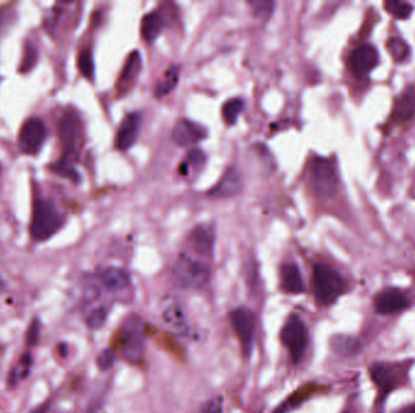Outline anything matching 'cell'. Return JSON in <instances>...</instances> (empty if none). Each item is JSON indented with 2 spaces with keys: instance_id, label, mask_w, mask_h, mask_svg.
<instances>
[{
  "instance_id": "obj_1",
  "label": "cell",
  "mask_w": 415,
  "mask_h": 413,
  "mask_svg": "<svg viewBox=\"0 0 415 413\" xmlns=\"http://www.w3.org/2000/svg\"><path fill=\"white\" fill-rule=\"evenodd\" d=\"M58 131H60V140L63 148V157L61 160H58L57 164H55L53 170L57 174L77 182L79 179V174L76 170L73 162L78 146L82 140L83 127L82 120L76 110L72 108L66 110L65 114L62 115Z\"/></svg>"
},
{
  "instance_id": "obj_2",
  "label": "cell",
  "mask_w": 415,
  "mask_h": 413,
  "mask_svg": "<svg viewBox=\"0 0 415 413\" xmlns=\"http://www.w3.org/2000/svg\"><path fill=\"white\" fill-rule=\"evenodd\" d=\"M65 223V216L62 215L55 204L46 199H37L33 205L31 235L37 241H44L61 229Z\"/></svg>"
},
{
  "instance_id": "obj_3",
  "label": "cell",
  "mask_w": 415,
  "mask_h": 413,
  "mask_svg": "<svg viewBox=\"0 0 415 413\" xmlns=\"http://www.w3.org/2000/svg\"><path fill=\"white\" fill-rule=\"evenodd\" d=\"M171 279L179 288L200 290L210 280V269L197 259L181 256L173 267Z\"/></svg>"
},
{
  "instance_id": "obj_4",
  "label": "cell",
  "mask_w": 415,
  "mask_h": 413,
  "mask_svg": "<svg viewBox=\"0 0 415 413\" xmlns=\"http://www.w3.org/2000/svg\"><path fill=\"white\" fill-rule=\"evenodd\" d=\"M314 295L322 304H332L345 291V281L328 264H314L312 273Z\"/></svg>"
},
{
  "instance_id": "obj_5",
  "label": "cell",
  "mask_w": 415,
  "mask_h": 413,
  "mask_svg": "<svg viewBox=\"0 0 415 413\" xmlns=\"http://www.w3.org/2000/svg\"><path fill=\"white\" fill-rule=\"evenodd\" d=\"M117 348L123 357L131 362H138L141 359L143 349V324L138 316H131L117 337Z\"/></svg>"
},
{
  "instance_id": "obj_6",
  "label": "cell",
  "mask_w": 415,
  "mask_h": 413,
  "mask_svg": "<svg viewBox=\"0 0 415 413\" xmlns=\"http://www.w3.org/2000/svg\"><path fill=\"white\" fill-rule=\"evenodd\" d=\"M282 340L290 350L294 362L304 359L309 343V333L304 321L297 315L290 316L282 330Z\"/></svg>"
},
{
  "instance_id": "obj_7",
  "label": "cell",
  "mask_w": 415,
  "mask_h": 413,
  "mask_svg": "<svg viewBox=\"0 0 415 413\" xmlns=\"http://www.w3.org/2000/svg\"><path fill=\"white\" fill-rule=\"evenodd\" d=\"M309 177L314 191L322 197L335 194L338 189V174L328 159L314 157L309 164Z\"/></svg>"
},
{
  "instance_id": "obj_8",
  "label": "cell",
  "mask_w": 415,
  "mask_h": 413,
  "mask_svg": "<svg viewBox=\"0 0 415 413\" xmlns=\"http://www.w3.org/2000/svg\"><path fill=\"white\" fill-rule=\"evenodd\" d=\"M46 140V126L39 117H29L22 125L19 147L25 155H37Z\"/></svg>"
},
{
  "instance_id": "obj_9",
  "label": "cell",
  "mask_w": 415,
  "mask_h": 413,
  "mask_svg": "<svg viewBox=\"0 0 415 413\" xmlns=\"http://www.w3.org/2000/svg\"><path fill=\"white\" fill-rule=\"evenodd\" d=\"M231 324L245 354H250L255 335V318L249 309L237 308L231 313Z\"/></svg>"
},
{
  "instance_id": "obj_10",
  "label": "cell",
  "mask_w": 415,
  "mask_h": 413,
  "mask_svg": "<svg viewBox=\"0 0 415 413\" xmlns=\"http://www.w3.org/2000/svg\"><path fill=\"white\" fill-rule=\"evenodd\" d=\"M160 316L168 328H170L173 333L179 336H186L190 328H188V318L183 313V309L180 305L178 300L167 297L160 303Z\"/></svg>"
},
{
  "instance_id": "obj_11",
  "label": "cell",
  "mask_w": 415,
  "mask_h": 413,
  "mask_svg": "<svg viewBox=\"0 0 415 413\" xmlns=\"http://www.w3.org/2000/svg\"><path fill=\"white\" fill-rule=\"evenodd\" d=\"M205 137L207 130L188 119H180L173 127V140L180 147L195 146Z\"/></svg>"
},
{
  "instance_id": "obj_12",
  "label": "cell",
  "mask_w": 415,
  "mask_h": 413,
  "mask_svg": "<svg viewBox=\"0 0 415 413\" xmlns=\"http://www.w3.org/2000/svg\"><path fill=\"white\" fill-rule=\"evenodd\" d=\"M379 55L374 46L361 45L351 53L350 68L357 78H363L371 73L375 66L378 65Z\"/></svg>"
},
{
  "instance_id": "obj_13",
  "label": "cell",
  "mask_w": 415,
  "mask_h": 413,
  "mask_svg": "<svg viewBox=\"0 0 415 413\" xmlns=\"http://www.w3.org/2000/svg\"><path fill=\"white\" fill-rule=\"evenodd\" d=\"M409 300L402 292L396 288H387L378 293L374 298V307L376 312L384 315L395 314L409 308Z\"/></svg>"
},
{
  "instance_id": "obj_14",
  "label": "cell",
  "mask_w": 415,
  "mask_h": 413,
  "mask_svg": "<svg viewBox=\"0 0 415 413\" xmlns=\"http://www.w3.org/2000/svg\"><path fill=\"white\" fill-rule=\"evenodd\" d=\"M141 129V115L138 113L128 114L119 125L116 136V147L119 150H126L134 146Z\"/></svg>"
},
{
  "instance_id": "obj_15",
  "label": "cell",
  "mask_w": 415,
  "mask_h": 413,
  "mask_svg": "<svg viewBox=\"0 0 415 413\" xmlns=\"http://www.w3.org/2000/svg\"><path fill=\"white\" fill-rule=\"evenodd\" d=\"M243 187V181L240 172L235 167H230L216 186L209 191V197L215 199L232 198L240 194Z\"/></svg>"
},
{
  "instance_id": "obj_16",
  "label": "cell",
  "mask_w": 415,
  "mask_h": 413,
  "mask_svg": "<svg viewBox=\"0 0 415 413\" xmlns=\"http://www.w3.org/2000/svg\"><path fill=\"white\" fill-rule=\"evenodd\" d=\"M188 240L192 249L197 253L202 256L212 255L215 241V231L210 224H200L191 231Z\"/></svg>"
},
{
  "instance_id": "obj_17",
  "label": "cell",
  "mask_w": 415,
  "mask_h": 413,
  "mask_svg": "<svg viewBox=\"0 0 415 413\" xmlns=\"http://www.w3.org/2000/svg\"><path fill=\"white\" fill-rule=\"evenodd\" d=\"M282 288L290 295H300L305 291L302 273L297 264L285 263L281 269Z\"/></svg>"
},
{
  "instance_id": "obj_18",
  "label": "cell",
  "mask_w": 415,
  "mask_h": 413,
  "mask_svg": "<svg viewBox=\"0 0 415 413\" xmlns=\"http://www.w3.org/2000/svg\"><path fill=\"white\" fill-rule=\"evenodd\" d=\"M100 281L107 290L119 291V290L129 288L130 276L121 268L110 267L101 271Z\"/></svg>"
},
{
  "instance_id": "obj_19",
  "label": "cell",
  "mask_w": 415,
  "mask_h": 413,
  "mask_svg": "<svg viewBox=\"0 0 415 413\" xmlns=\"http://www.w3.org/2000/svg\"><path fill=\"white\" fill-rule=\"evenodd\" d=\"M371 376L375 385L385 395L390 393L391 390H394L397 387L395 371L387 365H374L371 369Z\"/></svg>"
},
{
  "instance_id": "obj_20",
  "label": "cell",
  "mask_w": 415,
  "mask_h": 413,
  "mask_svg": "<svg viewBox=\"0 0 415 413\" xmlns=\"http://www.w3.org/2000/svg\"><path fill=\"white\" fill-rule=\"evenodd\" d=\"M141 55L138 51H133L126 60L122 74H121V88L119 89L128 90L134 84L138 75L141 72Z\"/></svg>"
},
{
  "instance_id": "obj_21",
  "label": "cell",
  "mask_w": 415,
  "mask_h": 413,
  "mask_svg": "<svg viewBox=\"0 0 415 413\" xmlns=\"http://www.w3.org/2000/svg\"><path fill=\"white\" fill-rule=\"evenodd\" d=\"M164 28V19L158 11L147 14L141 21V34L147 43H153Z\"/></svg>"
},
{
  "instance_id": "obj_22",
  "label": "cell",
  "mask_w": 415,
  "mask_h": 413,
  "mask_svg": "<svg viewBox=\"0 0 415 413\" xmlns=\"http://www.w3.org/2000/svg\"><path fill=\"white\" fill-rule=\"evenodd\" d=\"M414 113L415 93L411 90H408L396 100L392 117L396 122H403L409 120Z\"/></svg>"
},
{
  "instance_id": "obj_23",
  "label": "cell",
  "mask_w": 415,
  "mask_h": 413,
  "mask_svg": "<svg viewBox=\"0 0 415 413\" xmlns=\"http://www.w3.org/2000/svg\"><path fill=\"white\" fill-rule=\"evenodd\" d=\"M180 67L178 66H171L165 70L163 77L159 79L157 85H155V93L157 98H164L168 93H170L179 83Z\"/></svg>"
},
{
  "instance_id": "obj_24",
  "label": "cell",
  "mask_w": 415,
  "mask_h": 413,
  "mask_svg": "<svg viewBox=\"0 0 415 413\" xmlns=\"http://www.w3.org/2000/svg\"><path fill=\"white\" fill-rule=\"evenodd\" d=\"M245 103L242 98H233L225 102L222 107V117L228 125H233L238 120L240 113L245 110Z\"/></svg>"
},
{
  "instance_id": "obj_25",
  "label": "cell",
  "mask_w": 415,
  "mask_h": 413,
  "mask_svg": "<svg viewBox=\"0 0 415 413\" xmlns=\"http://www.w3.org/2000/svg\"><path fill=\"white\" fill-rule=\"evenodd\" d=\"M33 359L31 354H25L17 362L16 366L11 370L9 376V383L11 385H16L21 381H24L26 377L29 376L31 367H32Z\"/></svg>"
},
{
  "instance_id": "obj_26",
  "label": "cell",
  "mask_w": 415,
  "mask_h": 413,
  "mask_svg": "<svg viewBox=\"0 0 415 413\" xmlns=\"http://www.w3.org/2000/svg\"><path fill=\"white\" fill-rule=\"evenodd\" d=\"M314 390H316V387L314 385H307V387L299 389L292 397H290L288 400L285 401L283 405L280 406V409H277L276 413H285V411H290V409L297 407V405L302 404V401L309 399L314 393Z\"/></svg>"
},
{
  "instance_id": "obj_27",
  "label": "cell",
  "mask_w": 415,
  "mask_h": 413,
  "mask_svg": "<svg viewBox=\"0 0 415 413\" xmlns=\"http://www.w3.org/2000/svg\"><path fill=\"white\" fill-rule=\"evenodd\" d=\"M78 67L81 73L88 79H93L95 74L94 58L90 50H83L78 57Z\"/></svg>"
},
{
  "instance_id": "obj_28",
  "label": "cell",
  "mask_w": 415,
  "mask_h": 413,
  "mask_svg": "<svg viewBox=\"0 0 415 413\" xmlns=\"http://www.w3.org/2000/svg\"><path fill=\"white\" fill-rule=\"evenodd\" d=\"M386 11L391 14L392 16L399 20L407 19L411 16V11H413V6L408 3H402V1H387L384 4Z\"/></svg>"
},
{
  "instance_id": "obj_29",
  "label": "cell",
  "mask_w": 415,
  "mask_h": 413,
  "mask_svg": "<svg viewBox=\"0 0 415 413\" xmlns=\"http://www.w3.org/2000/svg\"><path fill=\"white\" fill-rule=\"evenodd\" d=\"M386 45L387 49L390 51L392 57L395 58V61H403L409 53L408 45L399 38H391L390 41H387Z\"/></svg>"
},
{
  "instance_id": "obj_30",
  "label": "cell",
  "mask_w": 415,
  "mask_h": 413,
  "mask_svg": "<svg viewBox=\"0 0 415 413\" xmlns=\"http://www.w3.org/2000/svg\"><path fill=\"white\" fill-rule=\"evenodd\" d=\"M38 51L37 46L33 44L32 41H27L25 46V53H24V60L21 62L20 72L26 73L33 68V66L37 62Z\"/></svg>"
},
{
  "instance_id": "obj_31",
  "label": "cell",
  "mask_w": 415,
  "mask_h": 413,
  "mask_svg": "<svg viewBox=\"0 0 415 413\" xmlns=\"http://www.w3.org/2000/svg\"><path fill=\"white\" fill-rule=\"evenodd\" d=\"M252 8V11L257 15L259 19L262 20H267L273 13V8H275V3L272 1H250L249 3Z\"/></svg>"
},
{
  "instance_id": "obj_32",
  "label": "cell",
  "mask_w": 415,
  "mask_h": 413,
  "mask_svg": "<svg viewBox=\"0 0 415 413\" xmlns=\"http://www.w3.org/2000/svg\"><path fill=\"white\" fill-rule=\"evenodd\" d=\"M105 320H106V310L103 308L94 309L86 319L88 325L93 328H100L105 323Z\"/></svg>"
},
{
  "instance_id": "obj_33",
  "label": "cell",
  "mask_w": 415,
  "mask_h": 413,
  "mask_svg": "<svg viewBox=\"0 0 415 413\" xmlns=\"http://www.w3.org/2000/svg\"><path fill=\"white\" fill-rule=\"evenodd\" d=\"M114 359H116V354L113 350L106 349L98 355V365L101 370H108L113 366Z\"/></svg>"
},
{
  "instance_id": "obj_34",
  "label": "cell",
  "mask_w": 415,
  "mask_h": 413,
  "mask_svg": "<svg viewBox=\"0 0 415 413\" xmlns=\"http://www.w3.org/2000/svg\"><path fill=\"white\" fill-rule=\"evenodd\" d=\"M188 162L193 167H200V165H203L204 162H205V155L202 150H192L188 153Z\"/></svg>"
},
{
  "instance_id": "obj_35",
  "label": "cell",
  "mask_w": 415,
  "mask_h": 413,
  "mask_svg": "<svg viewBox=\"0 0 415 413\" xmlns=\"http://www.w3.org/2000/svg\"><path fill=\"white\" fill-rule=\"evenodd\" d=\"M222 409V401L220 397H215L212 400L208 401L203 407V413H220Z\"/></svg>"
},
{
  "instance_id": "obj_36",
  "label": "cell",
  "mask_w": 415,
  "mask_h": 413,
  "mask_svg": "<svg viewBox=\"0 0 415 413\" xmlns=\"http://www.w3.org/2000/svg\"><path fill=\"white\" fill-rule=\"evenodd\" d=\"M38 337H39V324L33 323L29 331V343H36L38 340Z\"/></svg>"
},
{
  "instance_id": "obj_37",
  "label": "cell",
  "mask_w": 415,
  "mask_h": 413,
  "mask_svg": "<svg viewBox=\"0 0 415 413\" xmlns=\"http://www.w3.org/2000/svg\"><path fill=\"white\" fill-rule=\"evenodd\" d=\"M50 404L46 401L44 402L43 405L39 406L37 409H34L32 413H46L48 412V409H49Z\"/></svg>"
},
{
  "instance_id": "obj_38",
  "label": "cell",
  "mask_w": 415,
  "mask_h": 413,
  "mask_svg": "<svg viewBox=\"0 0 415 413\" xmlns=\"http://www.w3.org/2000/svg\"><path fill=\"white\" fill-rule=\"evenodd\" d=\"M395 413H415V404H413V405L406 406V407H403V409H399V411H396Z\"/></svg>"
},
{
  "instance_id": "obj_39",
  "label": "cell",
  "mask_w": 415,
  "mask_h": 413,
  "mask_svg": "<svg viewBox=\"0 0 415 413\" xmlns=\"http://www.w3.org/2000/svg\"><path fill=\"white\" fill-rule=\"evenodd\" d=\"M0 171H1V165H0Z\"/></svg>"
}]
</instances>
